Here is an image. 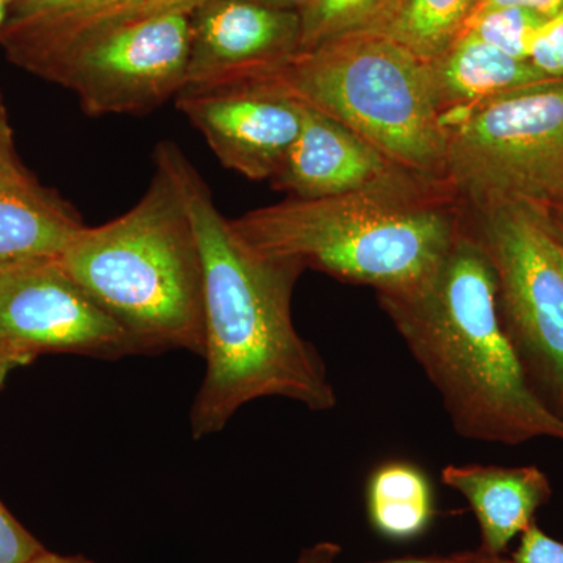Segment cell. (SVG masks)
<instances>
[{
	"instance_id": "6da1fadb",
	"label": "cell",
	"mask_w": 563,
	"mask_h": 563,
	"mask_svg": "<svg viewBox=\"0 0 563 563\" xmlns=\"http://www.w3.org/2000/svg\"><path fill=\"white\" fill-rule=\"evenodd\" d=\"M190 210L203 263L206 376L190 412L196 440L222 431L242 407L285 398L329 412L336 393L320 352L296 331L292 291L301 265L252 247L172 141L158 144Z\"/></svg>"
},
{
	"instance_id": "7a4b0ae2",
	"label": "cell",
	"mask_w": 563,
	"mask_h": 563,
	"mask_svg": "<svg viewBox=\"0 0 563 563\" xmlns=\"http://www.w3.org/2000/svg\"><path fill=\"white\" fill-rule=\"evenodd\" d=\"M376 295L459 435L510 446L563 442V418L533 390L504 332L495 273L468 221L420 284Z\"/></svg>"
},
{
	"instance_id": "3957f363",
	"label": "cell",
	"mask_w": 563,
	"mask_h": 563,
	"mask_svg": "<svg viewBox=\"0 0 563 563\" xmlns=\"http://www.w3.org/2000/svg\"><path fill=\"white\" fill-rule=\"evenodd\" d=\"M232 222L262 254L383 292L426 279L461 236L466 210L446 181L407 173L346 195L288 198Z\"/></svg>"
},
{
	"instance_id": "277c9868",
	"label": "cell",
	"mask_w": 563,
	"mask_h": 563,
	"mask_svg": "<svg viewBox=\"0 0 563 563\" xmlns=\"http://www.w3.org/2000/svg\"><path fill=\"white\" fill-rule=\"evenodd\" d=\"M155 174L139 202L84 229L60 262L131 336L136 354H206L203 263L190 210L172 163L154 151Z\"/></svg>"
},
{
	"instance_id": "5b68a950",
	"label": "cell",
	"mask_w": 563,
	"mask_h": 563,
	"mask_svg": "<svg viewBox=\"0 0 563 563\" xmlns=\"http://www.w3.org/2000/svg\"><path fill=\"white\" fill-rule=\"evenodd\" d=\"M252 79L342 122L407 172L444 180L448 135L431 66L383 33H354L296 52Z\"/></svg>"
},
{
	"instance_id": "8992f818",
	"label": "cell",
	"mask_w": 563,
	"mask_h": 563,
	"mask_svg": "<svg viewBox=\"0 0 563 563\" xmlns=\"http://www.w3.org/2000/svg\"><path fill=\"white\" fill-rule=\"evenodd\" d=\"M7 57L68 88L90 117L146 114L187 81L191 14L99 25L63 35L2 33Z\"/></svg>"
},
{
	"instance_id": "52a82bcc",
	"label": "cell",
	"mask_w": 563,
	"mask_h": 563,
	"mask_svg": "<svg viewBox=\"0 0 563 563\" xmlns=\"http://www.w3.org/2000/svg\"><path fill=\"white\" fill-rule=\"evenodd\" d=\"M446 135L444 181L466 210L563 206V79L481 103Z\"/></svg>"
},
{
	"instance_id": "ba28073f",
	"label": "cell",
	"mask_w": 563,
	"mask_h": 563,
	"mask_svg": "<svg viewBox=\"0 0 563 563\" xmlns=\"http://www.w3.org/2000/svg\"><path fill=\"white\" fill-rule=\"evenodd\" d=\"M466 221L495 273L504 332L533 390L563 418V269L542 211L466 210Z\"/></svg>"
},
{
	"instance_id": "9c48e42d",
	"label": "cell",
	"mask_w": 563,
	"mask_h": 563,
	"mask_svg": "<svg viewBox=\"0 0 563 563\" xmlns=\"http://www.w3.org/2000/svg\"><path fill=\"white\" fill-rule=\"evenodd\" d=\"M0 350L16 366L41 354L106 361L136 354L131 336L69 276L60 258L0 262Z\"/></svg>"
},
{
	"instance_id": "30bf717a",
	"label": "cell",
	"mask_w": 563,
	"mask_h": 563,
	"mask_svg": "<svg viewBox=\"0 0 563 563\" xmlns=\"http://www.w3.org/2000/svg\"><path fill=\"white\" fill-rule=\"evenodd\" d=\"M176 106L218 161L251 180H272L302 129L303 103L262 79L180 91Z\"/></svg>"
},
{
	"instance_id": "8fae6325",
	"label": "cell",
	"mask_w": 563,
	"mask_h": 563,
	"mask_svg": "<svg viewBox=\"0 0 563 563\" xmlns=\"http://www.w3.org/2000/svg\"><path fill=\"white\" fill-rule=\"evenodd\" d=\"M301 49V16L251 0H210L191 14V51L181 91L247 80Z\"/></svg>"
},
{
	"instance_id": "7c38bea8",
	"label": "cell",
	"mask_w": 563,
	"mask_h": 563,
	"mask_svg": "<svg viewBox=\"0 0 563 563\" xmlns=\"http://www.w3.org/2000/svg\"><path fill=\"white\" fill-rule=\"evenodd\" d=\"M407 173L342 122L303 103L301 132L269 181L290 198L317 199L366 190Z\"/></svg>"
},
{
	"instance_id": "4fadbf2b",
	"label": "cell",
	"mask_w": 563,
	"mask_h": 563,
	"mask_svg": "<svg viewBox=\"0 0 563 563\" xmlns=\"http://www.w3.org/2000/svg\"><path fill=\"white\" fill-rule=\"evenodd\" d=\"M442 481L472 507L481 529L479 550L492 555H506L553 496L547 474L533 465H448Z\"/></svg>"
},
{
	"instance_id": "5bb4252c",
	"label": "cell",
	"mask_w": 563,
	"mask_h": 563,
	"mask_svg": "<svg viewBox=\"0 0 563 563\" xmlns=\"http://www.w3.org/2000/svg\"><path fill=\"white\" fill-rule=\"evenodd\" d=\"M429 66L444 131L481 103L553 80L531 62L509 57L472 33H462L461 38Z\"/></svg>"
},
{
	"instance_id": "9a60e30c",
	"label": "cell",
	"mask_w": 563,
	"mask_h": 563,
	"mask_svg": "<svg viewBox=\"0 0 563 563\" xmlns=\"http://www.w3.org/2000/svg\"><path fill=\"white\" fill-rule=\"evenodd\" d=\"M85 228L77 211L27 169H0V262L60 258Z\"/></svg>"
},
{
	"instance_id": "2e32d148",
	"label": "cell",
	"mask_w": 563,
	"mask_h": 563,
	"mask_svg": "<svg viewBox=\"0 0 563 563\" xmlns=\"http://www.w3.org/2000/svg\"><path fill=\"white\" fill-rule=\"evenodd\" d=\"M366 510L374 531L385 539H417L433 518L431 483L412 463H384L369 477Z\"/></svg>"
},
{
	"instance_id": "e0dca14e",
	"label": "cell",
	"mask_w": 563,
	"mask_h": 563,
	"mask_svg": "<svg viewBox=\"0 0 563 563\" xmlns=\"http://www.w3.org/2000/svg\"><path fill=\"white\" fill-rule=\"evenodd\" d=\"M479 0H401L383 33L432 63L461 38Z\"/></svg>"
},
{
	"instance_id": "ac0fdd59",
	"label": "cell",
	"mask_w": 563,
	"mask_h": 563,
	"mask_svg": "<svg viewBox=\"0 0 563 563\" xmlns=\"http://www.w3.org/2000/svg\"><path fill=\"white\" fill-rule=\"evenodd\" d=\"M401 0H312L301 16V49L354 33L380 32Z\"/></svg>"
},
{
	"instance_id": "d6986e66",
	"label": "cell",
	"mask_w": 563,
	"mask_h": 563,
	"mask_svg": "<svg viewBox=\"0 0 563 563\" xmlns=\"http://www.w3.org/2000/svg\"><path fill=\"white\" fill-rule=\"evenodd\" d=\"M548 18L518 7L476 5L463 33H472L517 60L529 62Z\"/></svg>"
},
{
	"instance_id": "ffe728a7",
	"label": "cell",
	"mask_w": 563,
	"mask_h": 563,
	"mask_svg": "<svg viewBox=\"0 0 563 563\" xmlns=\"http://www.w3.org/2000/svg\"><path fill=\"white\" fill-rule=\"evenodd\" d=\"M210 0H129L114 9L91 14L79 21L70 22H16V31L27 35H63L99 27V25L120 24V22L147 20L165 14H192Z\"/></svg>"
},
{
	"instance_id": "44dd1931",
	"label": "cell",
	"mask_w": 563,
	"mask_h": 563,
	"mask_svg": "<svg viewBox=\"0 0 563 563\" xmlns=\"http://www.w3.org/2000/svg\"><path fill=\"white\" fill-rule=\"evenodd\" d=\"M129 0H20L10 10V20L70 22L114 9Z\"/></svg>"
},
{
	"instance_id": "7402d4cb",
	"label": "cell",
	"mask_w": 563,
	"mask_h": 563,
	"mask_svg": "<svg viewBox=\"0 0 563 563\" xmlns=\"http://www.w3.org/2000/svg\"><path fill=\"white\" fill-rule=\"evenodd\" d=\"M342 548L333 542H318L306 548L299 554L296 563H342L340 562ZM372 563H512L506 555H492L484 551H465L448 555H428V558H404L393 561Z\"/></svg>"
},
{
	"instance_id": "603a6c76",
	"label": "cell",
	"mask_w": 563,
	"mask_h": 563,
	"mask_svg": "<svg viewBox=\"0 0 563 563\" xmlns=\"http://www.w3.org/2000/svg\"><path fill=\"white\" fill-rule=\"evenodd\" d=\"M44 551L46 548L0 501V563H27Z\"/></svg>"
},
{
	"instance_id": "cb8c5ba5",
	"label": "cell",
	"mask_w": 563,
	"mask_h": 563,
	"mask_svg": "<svg viewBox=\"0 0 563 563\" xmlns=\"http://www.w3.org/2000/svg\"><path fill=\"white\" fill-rule=\"evenodd\" d=\"M529 62L550 79H563V9L544 22Z\"/></svg>"
},
{
	"instance_id": "d4e9b609",
	"label": "cell",
	"mask_w": 563,
	"mask_h": 563,
	"mask_svg": "<svg viewBox=\"0 0 563 563\" xmlns=\"http://www.w3.org/2000/svg\"><path fill=\"white\" fill-rule=\"evenodd\" d=\"M512 563H563V543L532 523L520 536L517 550L510 554Z\"/></svg>"
},
{
	"instance_id": "484cf974",
	"label": "cell",
	"mask_w": 563,
	"mask_h": 563,
	"mask_svg": "<svg viewBox=\"0 0 563 563\" xmlns=\"http://www.w3.org/2000/svg\"><path fill=\"white\" fill-rule=\"evenodd\" d=\"M22 168V163L14 147L13 131H11L9 113L0 95V169Z\"/></svg>"
},
{
	"instance_id": "4316f807",
	"label": "cell",
	"mask_w": 563,
	"mask_h": 563,
	"mask_svg": "<svg viewBox=\"0 0 563 563\" xmlns=\"http://www.w3.org/2000/svg\"><path fill=\"white\" fill-rule=\"evenodd\" d=\"M477 5L518 7L536 11L550 20L563 9V0H479Z\"/></svg>"
},
{
	"instance_id": "83f0119b",
	"label": "cell",
	"mask_w": 563,
	"mask_h": 563,
	"mask_svg": "<svg viewBox=\"0 0 563 563\" xmlns=\"http://www.w3.org/2000/svg\"><path fill=\"white\" fill-rule=\"evenodd\" d=\"M540 211H542L548 231L554 236L555 242L563 246V206L551 207V209Z\"/></svg>"
},
{
	"instance_id": "f1b7e54d",
	"label": "cell",
	"mask_w": 563,
	"mask_h": 563,
	"mask_svg": "<svg viewBox=\"0 0 563 563\" xmlns=\"http://www.w3.org/2000/svg\"><path fill=\"white\" fill-rule=\"evenodd\" d=\"M251 2L261 3V5L269 7V9L274 10L301 13L312 0H251Z\"/></svg>"
},
{
	"instance_id": "f546056e",
	"label": "cell",
	"mask_w": 563,
	"mask_h": 563,
	"mask_svg": "<svg viewBox=\"0 0 563 563\" xmlns=\"http://www.w3.org/2000/svg\"><path fill=\"white\" fill-rule=\"evenodd\" d=\"M27 563H96L88 561V559L80 558V555H62L51 553V551H44L43 554L36 555Z\"/></svg>"
},
{
	"instance_id": "4dcf8cb0",
	"label": "cell",
	"mask_w": 563,
	"mask_h": 563,
	"mask_svg": "<svg viewBox=\"0 0 563 563\" xmlns=\"http://www.w3.org/2000/svg\"><path fill=\"white\" fill-rule=\"evenodd\" d=\"M14 368H16V363L11 361L9 355L0 350V388L5 384L7 377H9V374L13 372Z\"/></svg>"
},
{
	"instance_id": "1f68e13d",
	"label": "cell",
	"mask_w": 563,
	"mask_h": 563,
	"mask_svg": "<svg viewBox=\"0 0 563 563\" xmlns=\"http://www.w3.org/2000/svg\"><path fill=\"white\" fill-rule=\"evenodd\" d=\"M10 16V5L5 2H0V35H2L3 27H5L7 21Z\"/></svg>"
},
{
	"instance_id": "d6a6232c",
	"label": "cell",
	"mask_w": 563,
	"mask_h": 563,
	"mask_svg": "<svg viewBox=\"0 0 563 563\" xmlns=\"http://www.w3.org/2000/svg\"><path fill=\"white\" fill-rule=\"evenodd\" d=\"M551 236H553V235H551ZM553 251H554L555 258H558L559 265H561V268L563 269V246H562V244H559L558 242H555L554 236H553Z\"/></svg>"
},
{
	"instance_id": "836d02e7",
	"label": "cell",
	"mask_w": 563,
	"mask_h": 563,
	"mask_svg": "<svg viewBox=\"0 0 563 563\" xmlns=\"http://www.w3.org/2000/svg\"><path fill=\"white\" fill-rule=\"evenodd\" d=\"M0 2L9 3V5H13V3L20 2V0H0Z\"/></svg>"
}]
</instances>
